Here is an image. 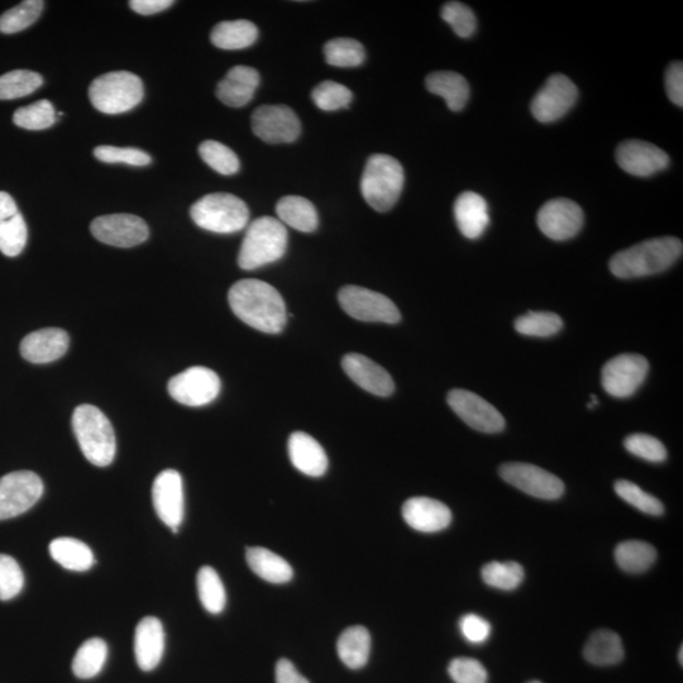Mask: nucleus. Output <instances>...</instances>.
Here are the masks:
<instances>
[{
    "instance_id": "51",
    "label": "nucleus",
    "mask_w": 683,
    "mask_h": 683,
    "mask_svg": "<svg viewBox=\"0 0 683 683\" xmlns=\"http://www.w3.org/2000/svg\"><path fill=\"white\" fill-rule=\"evenodd\" d=\"M448 673L456 683H487V671L474 658H455L448 666Z\"/></svg>"
},
{
    "instance_id": "36",
    "label": "nucleus",
    "mask_w": 683,
    "mask_h": 683,
    "mask_svg": "<svg viewBox=\"0 0 683 683\" xmlns=\"http://www.w3.org/2000/svg\"><path fill=\"white\" fill-rule=\"evenodd\" d=\"M108 647L107 643L100 638L87 640L76 652L73 661V672L76 677L93 678L99 675L107 662Z\"/></svg>"
},
{
    "instance_id": "16",
    "label": "nucleus",
    "mask_w": 683,
    "mask_h": 683,
    "mask_svg": "<svg viewBox=\"0 0 683 683\" xmlns=\"http://www.w3.org/2000/svg\"><path fill=\"white\" fill-rule=\"evenodd\" d=\"M584 212L570 199L549 200L539 209L537 223L544 236L553 241H567L577 236L584 226Z\"/></svg>"
},
{
    "instance_id": "20",
    "label": "nucleus",
    "mask_w": 683,
    "mask_h": 683,
    "mask_svg": "<svg viewBox=\"0 0 683 683\" xmlns=\"http://www.w3.org/2000/svg\"><path fill=\"white\" fill-rule=\"evenodd\" d=\"M342 367L350 379L367 393L376 396H390L395 384L389 372L360 353H348L342 360Z\"/></svg>"
},
{
    "instance_id": "42",
    "label": "nucleus",
    "mask_w": 683,
    "mask_h": 683,
    "mask_svg": "<svg viewBox=\"0 0 683 683\" xmlns=\"http://www.w3.org/2000/svg\"><path fill=\"white\" fill-rule=\"evenodd\" d=\"M481 575L486 585L511 591L522 584L525 573L517 562H491L482 568Z\"/></svg>"
},
{
    "instance_id": "1",
    "label": "nucleus",
    "mask_w": 683,
    "mask_h": 683,
    "mask_svg": "<svg viewBox=\"0 0 683 683\" xmlns=\"http://www.w3.org/2000/svg\"><path fill=\"white\" fill-rule=\"evenodd\" d=\"M228 302L236 317L257 331L277 334L288 322L283 296L265 281H238L229 290Z\"/></svg>"
},
{
    "instance_id": "54",
    "label": "nucleus",
    "mask_w": 683,
    "mask_h": 683,
    "mask_svg": "<svg viewBox=\"0 0 683 683\" xmlns=\"http://www.w3.org/2000/svg\"><path fill=\"white\" fill-rule=\"evenodd\" d=\"M276 683H310L307 678L300 675L289 659H280L275 670Z\"/></svg>"
},
{
    "instance_id": "52",
    "label": "nucleus",
    "mask_w": 683,
    "mask_h": 683,
    "mask_svg": "<svg viewBox=\"0 0 683 683\" xmlns=\"http://www.w3.org/2000/svg\"><path fill=\"white\" fill-rule=\"evenodd\" d=\"M460 630L467 642L482 644L490 637L491 625L479 615L467 614L460 620Z\"/></svg>"
},
{
    "instance_id": "30",
    "label": "nucleus",
    "mask_w": 683,
    "mask_h": 683,
    "mask_svg": "<svg viewBox=\"0 0 683 683\" xmlns=\"http://www.w3.org/2000/svg\"><path fill=\"white\" fill-rule=\"evenodd\" d=\"M276 214L284 226H289L296 231L312 233L318 228L319 217L314 204L303 197L289 195L279 200L276 205Z\"/></svg>"
},
{
    "instance_id": "40",
    "label": "nucleus",
    "mask_w": 683,
    "mask_h": 683,
    "mask_svg": "<svg viewBox=\"0 0 683 683\" xmlns=\"http://www.w3.org/2000/svg\"><path fill=\"white\" fill-rule=\"evenodd\" d=\"M13 122L16 126L28 131L47 130L56 123L54 105L49 100L42 99L27 107L17 109L13 114Z\"/></svg>"
},
{
    "instance_id": "29",
    "label": "nucleus",
    "mask_w": 683,
    "mask_h": 683,
    "mask_svg": "<svg viewBox=\"0 0 683 683\" xmlns=\"http://www.w3.org/2000/svg\"><path fill=\"white\" fill-rule=\"evenodd\" d=\"M246 560L260 579L270 584H286L293 579V568L283 557L262 547L247 548Z\"/></svg>"
},
{
    "instance_id": "45",
    "label": "nucleus",
    "mask_w": 683,
    "mask_h": 683,
    "mask_svg": "<svg viewBox=\"0 0 683 683\" xmlns=\"http://www.w3.org/2000/svg\"><path fill=\"white\" fill-rule=\"evenodd\" d=\"M615 493L622 498L625 503L634 506L635 509L644 514L659 517L665 513V506L653 495L646 493L635 485L632 481L620 480L615 482Z\"/></svg>"
},
{
    "instance_id": "15",
    "label": "nucleus",
    "mask_w": 683,
    "mask_h": 683,
    "mask_svg": "<svg viewBox=\"0 0 683 683\" xmlns=\"http://www.w3.org/2000/svg\"><path fill=\"white\" fill-rule=\"evenodd\" d=\"M447 401L453 412L475 431L493 434L505 428V419L499 410L472 391L451 390Z\"/></svg>"
},
{
    "instance_id": "33",
    "label": "nucleus",
    "mask_w": 683,
    "mask_h": 683,
    "mask_svg": "<svg viewBox=\"0 0 683 683\" xmlns=\"http://www.w3.org/2000/svg\"><path fill=\"white\" fill-rule=\"evenodd\" d=\"M259 38V30L255 23L240 19L218 23L213 28L210 40L218 49L242 50L252 46Z\"/></svg>"
},
{
    "instance_id": "37",
    "label": "nucleus",
    "mask_w": 683,
    "mask_h": 683,
    "mask_svg": "<svg viewBox=\"0 0 683 683\" xmlns=\"http://www.w3.org/2000/svg\"><path fill=\"white\" fill-rule=\"evenodd\" d=\"M197 585L200 603L204 609L210 614H221L226 608L227 594L217 571L210 566L200 568Z\"/></svg>"
},
{
    "instance_id": "48",
    "label": "nucleus",
    "mask_w": 683,
    "mask_h": 683,
    "mask_svg": "<svg viewBox=\"0 0 683 683\" xmlns=\"http://www.w3.org/2000/svg\"><path fill=\"white\" fill-rule=\"evenodd\" d=\"M442 18L444 22L452 27L457 36L468 38L476 31V16L470 7L460 2H450L444 4L442 8Z\"/></svg>"
},
{
    "instance_id": "31",
    "label": "nucleus",
    "mask_w": 683,
    "mask_h": 683,
    "mask_svg": "<svg viewBox=\"0 0 683 683\" xmlns=\"http://www.w3.org/2000/svg\"><path fill=\"white\" fill-rule=\"evenodd\" d=\"M584 656L591 665L608 667L622 662L625 656L622 639L611 630H597L587 640Z\"/></svg>"
},
{
    "instance_id": "10",
    "label": "nucleus",
    "mask_w": 683,
    "mask_h": 683,
    "mask_svg": "<svg viewBox=\"0 0 683 683\" xmlns=\"http://www.w3.org/2000/svg\"><path fill=\"white\" fill-rule=\"evenodd\" d=\"M44 494V482L31 471L11 472L0 479V520L26 513Z\"/></svg>"
},
{
    "instance_id": "43",
    "label": "nucleus",
    "mask_w": 683,
    "mask_h": 683,
    "mask_svg": "<svg viewBox=\"0 0 683 683\" xmlns=\"http://www.w3.org/2000/svg\"><path fill=\"white\" fill-rule=\"evenodd\" d=\"M199 155L205 164L218 174L231 176L240 171V159L231 148L218 141H204L199 146Z\"/></svg>"
},
{
    "instance_id": "28",
    "label": "nucleus",
    "mask_w": 683,
    "mask_h": 683,
    "mask_svg": "<svg viewBox=\"0 0 683 683\" xmlns=\"http://www.w3.org/2000/svg\"><path fill=\"white\" fill-rule=\"evenodd\" d=\"M428 92L446 100L452 112H460L470 98V85L461 74L453 71H437L425 79Z\"/></svg>"
},
{
    "instance_id": "12",
    "label": "nucleus",
    "mask_w": 683,
    "mask_h": 683,
    "mask_svg": "<svg viewBox=\"0 0 683 683\" xmlns=\"http://www.w3.org/2000/svg\"><path fill=\"white\" fill-rule=\"evenodd\" d=\"M648 370L646 357L625 353L606 362L601 372V384L614 398H629L646 380Z\"/></svg>"
},
{
    "instance_id": "19",
    "label": "nucleus",
    "mask_w": 683,
    "mask_h": 683,
    "mask_svg": "<svg viewBox=\"0 0 683 683\" xmlns=\"http://www.w3.org/2000/svg\"><path fill=\"white\" fill-rule=\"evenodd\" d=\"M616 162L625 173L638 178H649L670 164V157L652 143L629 140L616 148Z\"/></svg>"
},
{
    "instance_id": "34",
    "label": "nucleus",
    "mask_w": 683,
    "mask_h": 683,
    "mask_svg": "<svg viewBox=\"0 0 683 683\" xmlns=\"http://www.w3.org/2000/svg\"><path fill=\"white\" fill-rule=\"evenodd\" d=\"M50 554L54 561L69 571H88L95 563L92 549L74 538L55 539L50 543Z\"/></svg>"
},
{
    "instance_id": "53",
    "label": "nucleus",
    "mask_w": 683,
    "mask_h": 683,
    "mask_svg": "<svg viewBox=\"0 0 683 683\" xmlns=\"http://www.w3.org/2000/svg\"><path fill=\"white\" fill-rule=\"evenodd\" d=\"M666 92L673 104L682 108L683 105V64L681 61L672 62L666 73Z\"/></svg>"
},
{
    "instance_id": "57",
    "label": "nucleus",
    "mask_w": 683,
    "mask_h": 683,
    "mask_svg": "<svg viewBox=\"0 0 683 683\" xmlns=\"http://www.w3.org/2000/svg\"><path fill=\"white\" fill-rule=\"evenodd\" d=\"M529 683H541V682H539V681H532V682H529Z\"/></svg>"
},
{
    "instance_id": "13",
    "label": "nucleus",
    "mask_w": 683,
    "mask_h": 683,
    "mask_svg": "<svg viewBox=\"0 0 683 683\" xmlns=\"http://www.w3.org/2000/svg\"><path fill=\"white\" fill-rule=\"evenodd\" d=\"M579 90L566 75L554 74L534 97L530 111L541 123H552L565 117L575 105Z\"/></svg>"
},
{
    "instance_id": "14",
    "label": "nucleus",
    "mask_w": 683,
    "mask_h": 683,
    "mask_svg": "<svg viewBox=\"0 0 683 683\" xmlns=\"http://www.w3.org/2000/svg\"><path fill=\"white\" fill-rule=\"evenodd\" d=\"M252 130L262 141L279 145L298 140L302 124L288 105H262L252 114Z\"/></svg>"
},
{
    "instance_id": "35",
    "label": "nucleus",
    "mask_w": 683,
    "mask_h": 683,
    "mask_svg": "<svg viewBox=\"0 0 683 683\" xmlns=\"http://www.w3.org/2000/svg\"><path fill=\"white\" fill-rule=\"evenodd\" d=\"M657 560V551L652 544L642 541H627L615 548V561L623 571L643 573Z\"/></svg>"
},
{
    "instance_id": "41",
    "label": "nucleus",
    "mask_w": 683,
    "mask_h": 683,
    "mask_svg": "<svg viewBox=\"0 0 683 683\" xmlns=\"http://www.w3.org/2000/svg\"><path fill=\"white\" fill-rule=\"evenodd\" d=\"M44 7L45 3L42 0H26L9 9L0 17V32L4 35H12V33L26 30L40 18Z\"/></svg>"
},
{
    "instance_id": "55",
    "label": "nucleus",
    "mask_w": 683,
    "mask_h": 683,
    "mask_svg": "<svg viewBox=\"0 0 683 683\" xmlns=\"http://www.w3.org/2000/svg\"><path fill=\"white\" fill-rule=\"evenodd\" d=\"M173 0H131L130 7L141 16H151L173 6Z\"/></svg>"
},
{
    "instance_id": "22",
    "label": "nucleus",
    "mask_w": 683,
    "mask_h": 683,
    "mask_svg": "<svg viewBox=\"0 0 683 683\" xmlns=\"http://www.w3.org/2000/svg\"><path fill=\"white\" fill-rule=\"evenodd\" d=\"M401 511L409 527L422 533L441 532L452 522V513L446 504L423 496L405 501Z\"/></svg>"
},
{
    "instance_id": "18",
    "label": "nucleus",
    "mask_w": 683,
    "mask_h": 683,
    "mask_svg": "<svg viewBox=\"0 0 683 683\" xmlns=\"http://www.w3.org/2000/svg\"><path fill=\"white\" fill-rule=\"evenodd\" d=\"M152 501L161 522L178 533L185 514L183 479L178 471L165 470L156 477L152 486Z\"/></svg>"
},
{
    "instance_id": "21",
    "label": "nucleus",
    "mask_w": 683,
    "mask_h": 683,
    "mask_svg": "<svg viewBox=\"0 0 683 683\" xmlns=\"http://www.w3.org/2000/svg\"><path fill=\"white\" fill-rule=\"evenodd\" d=\"M69 342V334L64 329H40L23 338L21 355L32 364H50L68 352Z\"/></svg>"
},
{
    "instance_id": "39",
    "label": "nucleus",
    "mask_w": 683,
    "mask_h": 683,
    "mask_svg": "<svg viewBox=\"0 0 683 683\" xmlns=\"http://www.w3.org/2000/svg\"><path fill=\"white\" fill-rule=\"evenodd\" d=\"M44 78L30 70H14L0 76V100H13L35 93Z\"/></svg>"
},
{
    "instance_id": "47",
    "label": "nucleus",
    "mask_w": 683,
    "mask_h": 683,
    "mask_svg": "<svg viewBox=\"0 0 683 683\" xmlns=\"http://www.w3.org/2000/svg\"><path fill=\"white\" fill-rule=\"evenodd\" d=\"M25 586V575L18 562L8 554H0V600L14 599Z\"/></svg>"
},
{
    "instance_id": "5",
    "label": "nucleus",
    "mask_w": 683,
    "mask_h": 683,
    "mask_svg": "<svg viewBox=\"0 0 683 683\" xmlns=\"http://www.w3.org/2000/svg\"><path fill=\"white\" fill-rule=\"evenodd\" d=\"M403 166L389 155H374L367 161L361 179V193L376 212H389L403 193Z\"/></svg>"
},
{
    "instance_id": "26",
    "label": "nucleus",
    "mask_w": 683,
    "mask_h": 683,
    "mask_svg": "<svg viewBox=\"0 0 683 683\" xmlns=\"http://www.w3.org/2000/svg\"><path fill=\"white\" fill-rule=\"evenodd\" d=\"M289 457L296 470L310 477L326 474L328 457L317 439L304 432L291 434L288 443Z\"/></svg>"
},
{
    "instance_id": "8",
    "label": "nucleus",
    "mask_w": 683,
    "mask_h": 683,
    "mask_svg": "<svg viewBox=\"0 0 683 683\" xmlns=\"http://www.w3.org/2000/svg\"><path fill=\"white\" fill-rule=\"evenodd\" d=\"M338 302L350 317L361 322L395 324L401 319L393 300L361 286L348 285L339 290Z\"/></svg>"
},
{
    "instance_id": "23",
    "label": "nucleus",
    "mask_w": 683,
    "mask_h": 683,
    "mask_svg": "<svg viewBox=\"0 0 683 683\" xmlns=\"http://www.w3.org/2000/svg\"><path fill=\"white\" fill-rule=\"evenodd\" d=\"M27 237V224L16 202L6 191H0V252L8 257L21 255Z\"/></svg>"
},
{
    "instance_id": "24",
    "label": "nucleus",
    "mask_w": 683,
    "mask_h": 683,
    "mask_svg": "<svg viewBox=\"0 0 683 683\" xmlns=\"http://www.w3.org/2000/svg\"><path fill=\"white\" fill-rule=\"evenodd\" d=\"M165 652V632L159 619L146 616L136 627L135 654L142 671L155 670Z\"/></svg>"
},
{
    "instance_id": "27",
    "label": "nucleus",
    "mask_w": 683,
    "mask_h": 683,
    "mask_svg": "<svg viewBox=\"0 0 683 683\" xmlns=\"http://www.w3.org/2000/svg\"><path fill=\"white\" fill-rule=\"evenodd\" d=\"M453 212L458 229L468 240H477L489 226V207L486 200L474 191L462 193L456 199Z\"/></svg>"
},
{
    "instance_id": "11",
    "label": "nucleus",
    "mask_w": 683,
    "mask_h": 683,
    "mask_svg": "<svg viewBox=\"0 0 683 683\" xmlns=\"http://www.w3.org/2000/svg\"><path fill=\"white\" fill-rule=\"evenodd\" d=\"M501 479L523 493L542 500H557L565 493L561 479L530 463L511 462L499 468Z\"/></svg>"
},
{
    "instance_id": "44",
    "label": "nucleus",
    "mask_w": 683,
    "mask_h": 683,
    "mask_svg": "<svg viewBox=\"0 0 683 683\" xmlns=\"http://www.w3.org/2000/svg\"><path fill=\"white\" fill-rule=\"evenodd\" d=\"M515 331L528 337H551L561 331L560 315L549 312H529L515 320Z\"/></svg>"
},
{
    "instance_id": "7",
    "label": "nucleus",
    "mask_w": 683,
    "mask_h": 683,
    "mask_svg": "<svg viewBox=\"0 0 683 683\" xmlns=\"http://www.w3.org/2000/svg\"><path fill=\"white\" fill-rule=\"evenodd\" d=\"M143 83L128 71H114L95 79L89 88L90 102L97 111L109 116L130 112L142 102Z\"/></svg>"
},
{
    "instance_id": "17",
    "label": "nucleus",
    "mask_w": 683,
    "mask_h": 683,
    "mask_svg": "<svg viewBox=\"0 0 683 683\" xmlns=\"http://www.w3.org/2000/svg\"><path fill=\"white\" fill-rule=\"evenodd\" d=\"M90 231L99 242L121 248L141 245L150 236L146 222L132 214H112L95 218Z\"/></svg>"
},
{
    "instance_id": "46",
    "label": "nucleus",
    "mask_w": 683,
    "mask_h": 683,
    "mask_svg": "<svg viewBox=\"0 0 683 683\" xmlns=\"http://www.w3.org/2000/svg\"><path fill=\"white\" fill-rule=\"evenodd\" d=\"M312 99L322 111L334 112L347 108L352 102L353 94L345 85L328 80L323 81L313 90Z\"/></svg>"
},
{
    "instance_id": "4",
    "label": "nucleus",
    "mask_w": 683,
    "mask_h": 683,
    "mask_svg": "<svg viewBox=\"0 0 683 683\" xmlns=\"http://www.w3.org/2000/svg\"><path fill=\"white\" fill-rule=\"evenodd\" d=\"M288 248V229L279 219L261 217L247 228L243 238L238 265L243 270H256L272 264L285 255Z\"/></svg>"
},
{
    "instance_id": "49",
    "label": "nucleus",
    "mask_w": 683,
    "mask_h": 683,
    "mask_svg": "<svg viewBox=\"0 0 683 683\" xmlns=\"http://www.w3.org/2000/svg\"><path fill=\"white\" fill-rule=\"evenodd\" d=\"M627 451L648 462H663L667 458L666 447L659 439L648 434H632L624 442Z\"/></svg>"
},
{
    "instance_id": "9",
    "label": "nucleus",
    "mask_w": 683,
    "mask_h": 683,
    "mask_svg": "<svg viewBox=\"0 0 683 683\" xmlns=\"http://www.w3.org/2000/svg\"><path fill=\"white\" fill-rule=\"evenodd\" d=\"M221 379L208 367L195 366L169 381L171 398L186 407L198 408L212 403L221 393Z\"/></svg>"
},
{
    "instance_id": "38",
    "label": "nucleus",
    "mask_w": 683,
    "mask_h": 683,
    "mask_svg": "<svg viewBox=\"0 0 683 683\" xmlns=\"http://www.w3.org/2000/svg\"><path fill=\"white\" fill-rule=\"evenodd\" d=\"M324 56L327 64L336 68H357L364 64L366 52L364 46L353 38L339 37L327 42Z\"/></svg>"
},
{
    "instance_id": "25",
    "label": "nucleus",
    "mask_w": 683,
    "mask_h": 683,
    "mask_svg": "<svg viewBox=\"0 0 683 683\" xmlns=\"http://www.w3.org/2000/svg\"><path fill=\"white\" fill-rule=\"evenodd\" d=\"M259 85V71L251 66H234L218 84L217 97L228 107L242 108L251 102Z\"/></svg>"
},
{
    "instance_id": "2",
    "label": "nucleus",
    "mask_w": 683,
    "mask_h": 683,
    "mask_svg": "<svg viewBox=\"0 0 683 683\" xmlns=\"http://www.w3.org/2000/svg\"><path fill=\"white\" fill-rule=\"evenodd\" d=\"M682 252V241L676 237L652 238L616 253L609 267L619 279H637L670 269Z\"/></svg>"
},
{
    "instance_id": "32",
    "label": "nucleus",
    "mask_w": 683,
    "mask_h": 683,
    "mask_svg": "<svg viewBox=\"0 0 683 683\" xmlns=\"http://www.w3.org/2000/svg\"><path fill=\"white\" fill-rule=\"evenodd\" d=\"M337 652L341 661L352 670L366 666L371 652L369 630L361 627V625L347 628L345 632L339 635Z\"/></svg>"
},
{
    "instance_id": "6",
    "label": "nucleus",
    "mask_w": 683,
    "mask_h": 683,
    "mask_svg": "<svg viewBox=\"0 0 683 683\" xmlns=\"http://www.w3.org/2000/svg\"><path fill=\"white\" fill-rule=\"evenodd\" d=\"M198 227L214 233H236L247 227L250 210L236 195L216 193L205 195L190 209Z\"/></svg>"
},
{
    "instance_id": "56",
    "label": "nucleus",
    "mask_w": 683,
    "mask_h": 683,
    "mask_svg": "<svg viewBox=\"0 0 683 683\" xmlns=\"http://www.w3.org/2000/svg\"><path fill=\"white\" fill-rule=\"evenodd\" d=\"M682 653H683V648L681 647V648H680V663H681V665H682V663H683Z\"/></svg>"
},
{
    "instance_id": "3",
    "label": "nucleus",
    "mask_w": 683,
    "mask_h": 683,
    "mask_svg": "<svg viewBox=\"0 0 683 683\" xmlns=\"http://www.w3.org/2000/svg\"><path fill=\"white\" fill-rule=\"evenodd\" d=\"M73 429L81 452L90 463L98 467L111 465L116 457V434L102 410L84 404L75 409Z\"/></svg>"
},
{
    "instance_id": "50",
    "label": "nucleus",
    "mask_w": 683,
    "mask_h": 683,
    "mask_svg": "<svg viewBox=\"0 0 683 683\" xmlns=\"http://www.w3.org/2000/svg\"><path fill=\"white\" fill-rule=\"evenodd\" d=\"M94 156L105 164H126L131 166H147L151 164V156L145 151L131 147L99 146Z\"/></svg>"
}]
</instances>
